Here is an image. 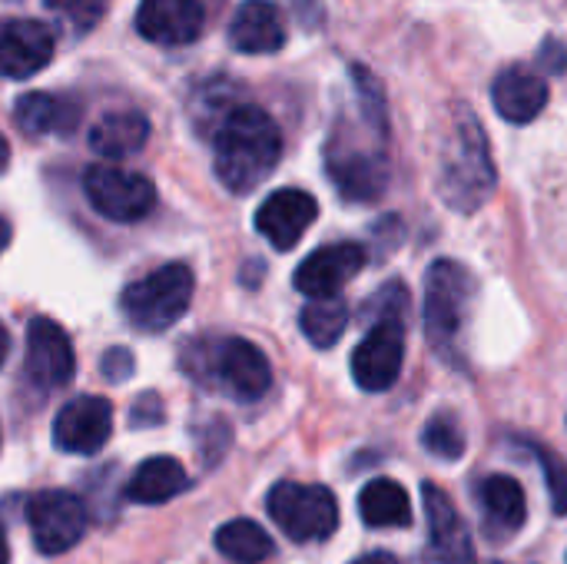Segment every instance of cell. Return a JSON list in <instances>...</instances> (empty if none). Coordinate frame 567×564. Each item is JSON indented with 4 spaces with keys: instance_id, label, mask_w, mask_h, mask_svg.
Listing matches in <instances>:
<instances>
[{
    "instance_id": "cell-23",
    "label": "cell",
    "mask_w": 567,
    "mask_h": 564,
    "mask_svg": "<svg viewBox=\"0 0 567 564\" xmlns=\"http://www.w3.org/2000/svg\"><path fill=\"white\" fill-rule=\"evenodd\" d=\"M186 489H189V475H186L183 462H176L169 455H153V459L140 462V469L130 475L126 499L136 505H163V502L183 495Z\"/></svg>"
},
{
    "instance_id": "cell-14",
    "label": "cell",
    "mask_w": 567,
    "mask_h": 564,
    "mask_svg": "<svg viewBox=\"0 0 567 564\" xmlns=\"http://www.w3.org/2000/svg\"><path fill=\"white\" fill-rule=\"evenodd\" d=\"M76 356L70 336L53 319H33L27 329V379L37 389H60L73 379Z\"/></svg>"
},
{
    "instance_id": "cell-6",
    "label": "cell",
    "mask_w": 567,
    "mask_h": 564,
    "mask_svg": "<svg viewBox=\"0 0 567 564\" xmlns=\"http://www.w3.org/2000/svg\"><path fill=\"white\" fill-rule=\"evenodd\" d=\"M266 509L276 529L296 545L326 542L339 529V502L326 485L279 482L269 489Z\"/></svg>"
},
{
    "instance_id": "cell-15",
    "label": "cell",
    "mask_w": 567,
    "mask_h": 564,
    "mask_svg": "<svg viewBox=\"0 0 567 564\" xmlns=\"http://www.w3.org/2000/svg\"><path fill=\"white\" fill-rule=\"evenodd\" d=\"M206 3L203 0H140L136 30L159 47H189L203 37Z\"/></svg>"
},
{
    "instance_id": "cell-16",
    "label": "cell",
    "mask_w": 567,
    "mask_h": 564,
    "mask_svg": "<svg viewBox=\"0 0 567 564\" xmlns=\"http://www.w3.org/2000/svg\"><path fill=\"white\" fill-rule=\"evenodd\" d=\"M319 216V203L312 193L306 189H276L272 196L262 199V206L256 209V229L279 249V253H289L306 233L309 226L316 223Z\"/></svg>"
},
{
    "instance_id": "cell-10",
    "label": "cell",
    "mask_w": 567,
    "mask_h": 564,
    "mask_svg": "<svg viewBox=\"0 0 567 564\" xmlns=\"http://www.w3.org/2000/svg\"><path fill=\"white\" fill-rule=\"evenodd\" d=\"M405 362L402 319H375L352 352V379L365 392H385L399 382Z\"/></svg>"
},
{
    "instance_id": "cell-30",
    "label": "cell",
    "mask_w": 567,
    "mask_h": 564,
    "mask_svg": "<svg viewBox=\"0 0 567 564\" xmlns=\"http://www.w3.org/2000/svg\"><path fill=\"white\" fill-rule=\"evenodd\" d=\"M100 369H103V376H106V379L120 382V379L133 369V356H130V352H123V349H110V356L100 362Z\"/></svg>"
},
{
    "instance_id": "cell-34",
    "label": "cell",
    "mask_w": 567,
    "mask_h": 564,
    "mask_svg": "<svg viewBox=\"0 0 567 564\" xmlns=\"http://www.w3.org/2000/svg\"><path fill=\"white\" fill-rule=\"evenodd\" d=\"M7 163H10V143H7V136L0 133V173L7 170Z\"/></svg>"
},
{
    "instance_id": "cell-1",
    "label": "cell",
    "mask_w": 567,
    "mask_h": 564,
    "mask_svg": "<svg viewBox=\"0 0 567 564\" xmlns=\"http://www.w3.org/2000/svg\"><path fill=\"white\" fill-rule=\"evenodd\" d=\"M282 160V133L276 120L252 103H236L213 130V166L219 183L246 196L262 186Z\"/></svg>"
},
{
    "instance_id": "cell-22",
    "label": "cell",
    "mask_w": 567,
    "mask_h": 564,
    "mask_svg": "<svg viewBox=\"0 0 567 564\" xmlns=\"http://www.w3.org/2000/svg\"><path fill=\"white\" fill-rule=\"evenodd\" d=\"M150 140V120L140 110H116L93 123L90 130V150L103 160H123L146 146Z\"/></svg>"
},
{
    "instance_id": "cell-32",
    "label": "cell",
    "mask_w": 567,
    "mask_h": 564,
    "mask_svg": "<svg viewBox=\"0 0 567 564\" xmlns=\"http://www.w3.org/2000/svg\"><path fill=\"white\" fill-rule=\"evenodd\" d=\"M352 564H399L395 562V555H389V552H372V555H362L359 562Z\"/></svg>"
},
{
    "instance_id": "cell-11",
    "label": "cell",
    "mask_w": 567,
    "mask_h": 564,
    "mask_svg": "<svg viewBox=\"0 0 567 564\" xmlns=\"http://www.w3.org/2000/svg\"><path fill=\"white\" fill-rule=\"evenodd\" d=\"M362 266H365L362 243H332L309 253L299 263L292 286L309 299H336L359 276Z\"/></svg>"
},
{
    "instance_id": "cell-7",
    "label": "cell",
    "mask_w": 567,
    "mask_h": 564,
    "mask_svg": "<svg viewBox=\"0 0 567 564\" xmlns=\"http://www.w3.org/2000/svg\"><path fill=\"white\" fill-rule=\"evenodd\" d=\"M475 302V279L455 259H439L425 273V332L435 349H452Z\"/></svg>"
},
{
    "instance_id": "cell-27",
    "label": "cell",
    "mask_w": 567,
    "mask_h": 564,
    "mask_svg": "<svg viewBox=\"0 0 567 564\" xmlns=\"http://www.w3.org/2000/svg\"><path fill=\"white\" fill-rule=\"evenodd\" d=\"M422 445L429 455H435L442 462H458L465 455L468 442H465V432L452 412H435L422 429Z\"/></svg>"
},
{
    "instance_id": "cell-36",
    "label": "cell",
    "mask_w": 567,
    "mask_h": 564,
    "mask_svg": "<svg viewBox=\"0 0 567 564\" xmlns=\"http://www.w3.org/2000/svg\"><path fill=\"white\" fill-rule=\"evenodd\" d=\"M7 558H10V548H7V535L0 529V564H7Z\"/></svg>"
},
{
    "instance_id": "cell-3",
    "label": "cell",
    "mask_w": 567,
    "mask_h": 564,
    "mask_svg": "<svg viewBox=\"0 0 567 564\" xmlns=\"http://www.w3.org/2000/svg\"><path fill=\"white\" fill-rule=\"evenodd\" d=\"M495 163L488 150V136L478 116L468 106H458L452 140L439 170V193L458 213H475L495 193Z\"/></svg>"
},
{
    "instance_id": "cell-25",
    "label": "cell",
    "mask_w": 567,
    "mask_h": 564,
    "mask_svg": "<svg viewBox=\"0 0 567 564\" xmlns=\"http://www.w3.org/2000/svg\"><path fill=\"white\" fill-rule=\"evenodd\" d=\"M216 552L236 564H262L266 558H272L276 542L266 535L262 525L249 519H233L216 532Z\"/></svg>"
},
{
    "instance_id": "cell-5",
    "label": "cell",
    "mask_w": 567,
    "mask_h": 564,
    "mask_svg": "<svg viewBox=\"0 0 567 564\" xmlns=\"http://www.w3.org/2000/svg\"><path fill=\"white\" fill-rule=\"evenodd\" d=\"M193 289H196L193 269L186 263H169L130 283L120 296V312L140 332H166L186 316L193 302Z\"/></svg>"
},
{
    "instance_id": "cell-17",
    "label": "cell",
    "mask_w": 567,
    "mask_h": 564,
    "mask_svg": "<svg viewBox=\"0 0 567 564\" xmlns=\"http://www.w3.org/2000/svg\"><path fill=\"white\" fill-rule=\"evenodd\" d=\"M56 53L53 30L40 20H10L0 27V76L27 80Z\"/></svg>"
},
{
    "instance_id": "cell-12",
    "label": "cell",
    "mask_w": 567,
    "mask_h": 564,
    "mask_svg": "<svg viewBox=\"0 0 567 564\" xmlns=\"http://www.w3.org/2000/svg\"><path fill=\"white\" fill-rule=\"evenodd\" d=\"M113 432V406L100 396L70 399L53 419V442L70 455H93L110 442Z\"/></svg>"
},
{
    "instance_id": "cell-13",
    "label": "cell",
    "mask_w": 567,
    "mask_h": 564,
    "mask_svg": "<svg viewBox=\"0 0 567 564\" xmlns=\"http://www.w3.org/2000/svg\"><path fill=\"white\" fill-rule=\"evenodd\" d=\"M422 502H425V519H429V548L425 562L429 564H475V548L468 539V529L452 505V499L425 482L422 485Z\"/></svg>"
},
{
    "instance_id": "cell-26",
    "label": "cell",
    "mask_w": 567,
    "mask_h": 564,
    "mask_svg": "<svg viewBox=\"0 0 567 564\" xmlns=\"http://www.w3.org/2000/svg\"><path fill=\"white\" fill-rule=\"evenodd\" d=\"M299 326H302V336L316 349H332L349 326V309L339 296L336 299H309V306L299 316Z\"/></svg>"
},
{
    "instance_id": "cell-8",
    "label": "cell",
    "mask_w": 567,
    "mask_h": 564,
    "mask_svg": "<svg viewBox=\"0 0 567 564\" xmlns=\"http://www.w3.org/2000/svg\"><path fill=\"white\" fill-rule=\"evenodd\" d=\"M83 193L90 206L113 223H140L156 206V186L146 176L106 163H96L83 173Z\"/></svg>"
},
{
    "instance_id": "cell-35",
    "label": "cell",
    "mask_w": 567,
    "mask_h": 564,
    "mask_svg": "<svg viewBox=\"0 0 567 564\" xmlns=\"http://www.w3.org/2000/svg\"><path fill=\"white\" fill-rule=\"evenodd\" d=\"M10 246V223L0 216V256H3V249Z\"/></svg>"
},
{
    "instance_id": "cell-20",
    "label": "cell",
    "mask_w": 567,
    "mask_h": 564,
    "mask_svg": "<svg viewBox=\"0 0 567 564\" xmlns=\"http://www.w3.org/2000/svg\"><path fill=\"white\" fill-rule=\"evenodd\" d=\"M492 100L508 123L525 126L535 116H542V110L548 106V83L542 73H532L525 66H508L495 76Z\"/></svg>"
},
{
    "instance_id": "cell-31",
    "label": "cell",
    "mask_w": 567,
    "mask_h": 564,
    "mask_svg": "<svg viewBox=\"0 0 567 564\" xmlns=\"http://www.w3.org/2000/svg\"><path fill=\"white\" fill-rule=\"evenodd\" d=\"M538 60H542V63H548V66H551V73H561L567 63L565 53H558V40H548V47H545V53H542Z\"/></svg>"
},
{
    "instance_id": "cell-19",
    "label": "cell",
    "mask_w": 567,
    "mask_h": 564,
    "mask_svg": "<svg viewBox=\"0 0 567 564\" xmlns=\"http://www.w3.org/2000/svg\"><path fill=\"white\" fill-rule=\"evenodd\" d=\"M229 43L239 53H276L286 47V20L269 0H243L229 20Z\"/></svg>"
},
{
    "instance_id": "cell-33",
    "label": "cell",
    "mask_w": 567,
    "mask_h": 564,
    "mask_svg": "<svg viewBox=\"0 0 567 564\" xmlns=\"http://www.w3.org/2000/svg\"><path fill=\"white\" fill-rule=\"evenodd\" d=\"M7 352H10V332H7V326L0 322V366L7 362Z\"/></svg>"
},
{
    "instance_id": "cell-29",
    "label": "cell",
    "mask_w": 567,
    "mask_h": 564,
    "mask_svg": "<svg viewBox=\"0 0 567 564\" xmlns=\"http://www.w3.org/2000/svg\"><path fill=\"white\" fill-rule=\"evenodd\" d=\"M538 455V465L545 472L548 482V495H551V509L555 515H567V462L558 459V452H551L548 445H532Z\"/></svg>"
},
{
    "instance_id": "cell-4",
    "label": "cell",
    "mask_w": 567,
    "mask_h": 564,
    "mask_svg": "<svg viewBox=\"0 0 567 564\" xmlns=\"http://www.w3.org/2000/svg\"><path fill=\"white\" fill-rule=\"evenodd\" d=\"M362 126L365 110L359 106V130L352 126V120H339L326 143V173L349 203H375L389 186L385 143H365L359 136Z\"/></svg>"
},
{
    "instance_id": "cell-9",
    "label": "cell",
    "mask_w": 567,
    "mask_h": 564,
    "mask_svg": "<svg viewBox=\"0 0 567 564\" xmlns=\"http://www.w3.org/2000/svg\"><path fill=\"white\" fill-rule=\"evenodd\" d=\"M30 535L40 555H63L80 545L86 532V505L63 489L37 492L27 505Z\"/></svg>"
},
{
    "instance_id": "cell-2",
    "label": "cell",
    "mask_w": 567,
    "mask_h": 564,
    "mask_svg": "<svg viewBox=\"0 0 567 564\" xmlns=\"http://www.w3.org/2000/svg\"><path fill=\"white\" fill-rule=\"evenodd\" d=\"M179 366L206 389L236 402H256L272 386V366L249 339H196L186 346Z\"/></svg>"
},
{
    "instance_id": "cell-21",
    "label": "cell",
    "mask_w": 567,
    "mask_h": 564,
    "mask_svg": "<svg viewBox=\"0 0 567 564\" xmlns=\"http://www.w3.org/2000/svg\"><path fill=\"white\" fill-rule=\"evenodd\" d=\"M83 120V106L60 93H23L13 106V123L27 136H70Z\"/></svg>"
},
{
    "instance_id": "cell-18",
    "label": "cell",
    "mask_w": 567,
    "mask_h": 564,
    "mask_svg": "<svg viewBox=\"0 0 567 564\" xmlns=\"http://www.w3.org/2000/svg\"><path fill=\"white\" fill-rule=\"evenodd\" d=\"M475 499L485 519V535H492L495 542H505L515 532H522L528 519V499H525V489L512 475L482 479L475 489Z\"/></svg>"
},
{
    "instance_id": "cell-28",
    "label": "cell",
    "mask_w": 567,
    "mask_h": 564,
    "mask_svg": "<svg viewBox=\"0 0 567 564\" xmlns=\"http://www.w3.org/2000/svg\"><path fill=\"white\" fill-rule=\"evenodd\" d=\"M47 7L53 13H60L73 33H86L110 10V0H47Z\"/></svg>"
},
{
    "instance_id": "cell-24",
    "label": "cell",
    "mask_w": 567,
    "mask_h": 564,
    "mask_svg": "<svg viewBox=\"0 0 567 564\" xmlns=\"http://www.w3.org/2000/svg\"><path fill=\"white\" fill-rule=\"evenodd\" d=\"M359 515L369 529H409L412 525L409 492L392 479H372L359 492Z\"/></svg>"
}]
</instances>
